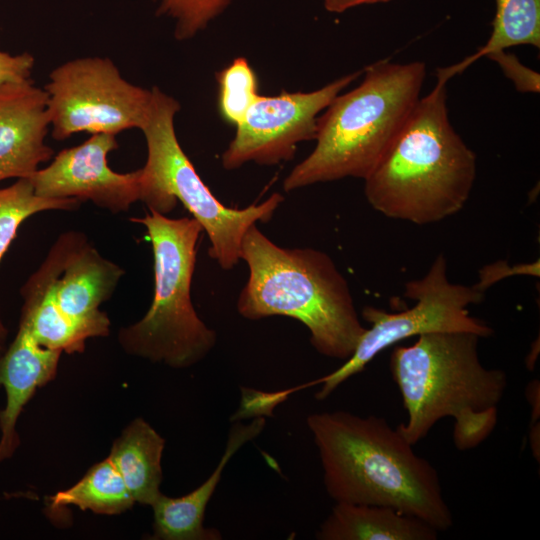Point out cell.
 Returning a JSON list of instances; mask_svg holds the SVG:
<instances>
[{"label":"cell","instance_id":"cell-7","mask_svg":"<svg viewBox=\"0 0 540 540\" xmlns=\"http://www.w3.org/2000/svg\"><path fill=\"white\" fill-rule=\"evenodd\" d=\"M180 110L176 99L152 88V103L142 127L147 160L141 168V201L149 211L170 213L180 201L206 232L209 255L224 270L241 260V244L247 230L257 222H269L283 202L273 193L260 204L238 209L222 204L200 178L176 136L174 119Z\"/></svg>","mask_w":540,"mask_h":540},{"label":"cell","instance_id":"cell-3","mask_svg":"<svg viewBox=\"0 0 540 540\" xmlns=\"http://www.w3.org/2000/svg\"><path fill=\"white\" fill-rule=\"evenodd\" d=\"M419 98L402 129L364 179L369 204L383 215L418 225L459 212L476 177V155L452 127L446 84Z\"/></svg>","mask_w":540,"mask_h":540},{"label":"cell","instance_id":"cell-16","mask_svg":"<svg viewBox=\"0 0 540 540\" xmlns=\"http://www.w3.org/2000/svg\"><path fill=\"white\" fill-rule=\"evenodd\" d=\"M438 532L427 522L380 505L336 502L322 522L318 540H435Z\"/></svg>","mask_w":540,"mask_h":540},{"label":"cell","instance_id":"cell-9","mask_svg":"<svg viewBox=\"0 0 540 540\" xmlns=\"http://www.w3.org/2000/svg\"><path fill=\"white\" fill-rule=\"evenodd\" d=\"M52 137L118 133L142 129L152 103V89L128 82L107 57L69 60L49 74L44 87Z\"/></svg>","mask_w":540,"mask_h":540},{"label":"cell","instance_id":"cell-2","mask_svg":"<svg viewBox=\"0 0 540 540\" xmlns=\"http://www.w3.org/2000/svg\"><path fill=\"white\" fill-rule=\"evenodd\" d=\"M479 339L471 332H431L393 348L389 368L407 412L396 428L410 444L446 417L453 419L460 451L476 448L494 431L507 375L481 363Z\"/></svg>","mask_w":540,"mask_h":540},{"label":"cell","instance_id":"cell-26","mask_svg":"<svg viewBox=\"0 0 540 540\" xmlns=\"http://www.w3.org/2000/svg\"><path fill=\"white\" fill-rule=\"evenodd\" d=\"M532 275L539 276V261L532 263L518 264L509 266L506 261H498L486 265L479 271V281L474 286L482 292H485L494 283L511 275Z\"/></svg>","mask_w":540,"mask_h":540},{"label":"cell","instance_id":"cell-14","mask_svg":"<svg viewBox=\"0 0 540 540\" xmlns=\"http://www.w3.org/2000/svg\"><path fill=\"white\" fill-rule=\"evenodd\" d=\"M223 455L215 470L199 487L181 497H168L162 493L151 505L154 512V539L163 540H220L216 528L203 525L207 504L222 473L233 455L264 429L265 417L254 418L249 424L241 420L232 422Z\"/></svg>","mask_w":540,"mask_h":540},{"label":"cell","instance_id":"cell-11","mask_svg":"<svg viewBox=\"0 0 540 540\" xmlns=\"http://www.w3.org/2000/svg\"><path fill=\"white\" fill-rule=\"evenodd\" d=\"M118 148L116 135L96 133L80 145L60 151L31 177L35 193L44 198L90 200L113 214L141 200V169L113 171L108 154Z\"/></svg>","mask_w":540,"mask_h":540},{"label":"cell","instance_id":"cell-10","mask_svg":"<svg viewBox=\"0 0 540 540\" xmlns=\"http://www.w3.org/2000/svg\"><path fill=\"white\" fill-rule=\"evenodd\" d=\"M361 74L345 75L311 92L259 95L222 154L223 168L233 170L248 162L272 166L291 160L300 142L315 140L318 114Z\"/></svg>","mask_w":540,"mask_h":540},{"label":"cell","instance_id":"cell-15","mask_svg":"<svg viewBox=\"0 0 540 540\" xmlns=\"http://www.w3.org/2000/svg\"><path fill=\"white\" fill-rule=\"evenodd\" d=\"M61 353L38 345L19 326L15 339L0 358V385L7 395L6 406L0 411V462L11 457L19 445L17 419L36 389L54 378Z\"/></svg>","mask_w":540,"mask_h":540},{"label":"cell","instance_id":"cell-5","mask_svg":"<svg viewBox=\"0 0 540 540\" xmlns=\"http://www.w3.org/2000/svg\"><path fill=\"white\" fill-rule=\"evenodd\" d=\"M360 85L337 95L317 119L314 150L287 175L286 192L316 183L370 174L420 98L421 61L381 60L364 70Z\"/></svg>","mask_w":540,"mask_h":540},{"label":"cell","instance_id":"cell-27","mask_svg":"<svg viewBox=\"0 0 540 540\" xmlns=\"http://www.w3.org/2000/svg\"><path fill=\"white\" fill-rule=\"evenodd\" d=\"M34 63V57L28 52L11 55L0 50V86L31 80Z\"/></svg>","mask_w":540,"mask_h":540},{"label":"cell","instance_id":"cell-12","mask_svg":"<svg viewBox=\"0 0 540 540\" xmlns=\"http://www.w3.org/2000/svg\"><path fill=\"white\" fill-rule=\"evenodd\" d=\"M124 270L104 258L80 232L58 237L47 257L27 280L66 316L81 321L107 316L99 306L108 300Z\"/></svg>","mask_w":540,"mask_h":540},{"label":"cell","instance_id":"cell-18","mask_svg":"<svg viewBox=\"0 0 540 540\" xmlns=\"http://www.w3.org/2000/svg\"><path fill=\"white\" fill-rule=\"evenodd\" d=\"M24 298L19 326L40 346L66 353H81L88 338L107 336L108 316L81 321L63 314L49 298L30 282L21 289Z\"/></svg>","mask_w":540,"mask_h":540},{"label":"cell","instance_id":"cell-13","mask_svg":"<svg viewBox=\"0 0 540 540\" xmlns=\"http://www.w3.org/2000/svg\"><path fill=\"white\" fill-rule=\"evenodd\" d=\"M49 126L44 89L31 80L0 86V181L31 177L51 159Z\"/></svg>","mask_w":540,"mask_h":540},{"label":"cell","instance_id":"cell-20","mask_svg":"<svg viewBox=\"0 0 540 540\" xmlns=\"http://www.w3.org/2000/svg\"><path fill=\"white\" fill-rule=\"evenodd\" d=\"M135 503L121 475L107 457L92 466L80 481L50 498L52 508L74 505L98 514H118Z\"/></svg>","mask_w":540,"mask_h":540},{"label":"cell","instance_id":"cell-23","mask_svg":"<svg viewBox=\"0 0 540 540\" xmlns=\"http://www.w3.org/2000/svg\"><path fill=\"white\" fill-rule=\"evenodd\" d=\"M153 1L158 4L157 15H165L175 21L174 36L178 40L190 39L204 30L232 2V0Z\"/></svg>","mask_w":540,"mask_h":540},{"label":"cell","instance_id":"cell-29","mask_svg":"<svg viewBox=\"0 0 540 540\" xmlns=\"http://www.w3.org/2000/svg\"><path fill=\"white\" fill-rule=\"evenodd\" d=\"M526 396H527V400L530 402L532 406V416H531L530 423L539 422L540 401H539V382L537 380H534L527 385Z\"/></svg>","mask_w":540,"mask_h":540},{"label":"cell","instance_id":"cell-6","mask_svg":"<svg viewBox=\"0 0 540 540\" xmlns=\"http://www.w3.org/2000/svg\"><path fill=\"white\" fill-rule=\"evenodd\" d=\"M130 220L146 228L152 243L154 296L145 316L121 329L119 342L127 353L152 362L191 367L217 341L216 332L200 319L191 300L202 227L194 218L174 219L153 211Z\"/></svg>","mask_w":540,"mask_h":540},{"label":"cell","instance_id":"cell-17","mask_svg":"<svg viewBox=\"0 0 540 540\" xmlns=\"http://www.w3.org/2000/svg\"><path fill=\"white\" fill-rule=\"evenodd\" d=\"M165 440L142 418L133 420L118 437L109 459L135 502L152 505L161 494V458Z\"/></svg>","mask_w":540,"mask_h":540},{"label":"cell","instance_id":"cell-8","mask_svg":"<svg viewBox=\"0 0 540 540\" xmlns=\"http://www.w3.org/2000/svg\"><path fill=\"white\" fill-rule=\"evenodd\" d=\"M484 293L474 285L455 284L447 278V262L439 254L427 274L405 285L404 295L416 304L404 311L389 313L366 306L362 317L370 323L354 353L335 371L308 382L321 385L315 394L318 401L326 399L340 384L363 371L386 348L412 336L431 332H471L480 338L493 334V329L469 313L470 305L479 304Z\"/></svg>","mask_w":540,"mask_h":540},{"label":"cell","instance_id":"cell-28","mask_svg":"<svg viewBox=\"0 0 540 540\" xmlns=\"http://www.w3.org/2000/svg\"><path fill=\"white\" fill-rule=\"evenodd\" d=\"M390 1L392 0H324V6L329 12L342 13L358 5L386 3Z\"/></svg>","mask_w":540,"mask_h":540},{"label":"cell","instance_id":"cell-4","mask_svg":"<svg viewBox=\"0 0 540 540\" xmlns=\"http://www.w3.org/2000/svg\"><path fill=\"white\" fill-rule=\"evenodd\" d=\"M240 259L249 269L237 300L242 317L293 318L307 327L318 353L344 361L351 357L366 327L347 280L328 254L281 247L254 224L243 237Z\"/></svg>","mask_w":540,"mask_h":540},{"label":"cell","instance_id":"cell-24","mask_svg":"<svg viewBox=\"0 0 540 540\" xmlns=\"http://www.w3.org/2000/svg\"><path fill=\"white\" fill-rule=\"evenodd\" d=\"M307 388L305 384L287 390L265 392L247 387L241 388V402L230 421H239L246 418L272 416L275 407L285 401L292 393Z\"/></svg>","mask_w":540,"mask_h":540},{"label":"cell","instance_id":"cell-21","mask_svg":"<svg viewBox=\"0 0 540 540\" xmlns=\"http://www.w3.org/2000/svg\"><path fill=\"white\" fill-rule=\"evenodd\" d=\"M81 201L75 198L50 199L38 196L31 179L17 181L0 189V261L14 240L19 226L28 217L46 210H74ZM0 323V335L3 333Z\"/></svg>","mask_w":540,"mask_h":540},{"label":"cell","instance_id":"cell-25","mask_svg":"<svg viewBox=\"0 0 540 540\" xmlns=\"http://www.w3.org/2000/svg\"><path fill=\"white\" fill-rule=\"evenodd\" d=\"M486 57L499 65L504 75L512 81L517 91L521 93H539V73L523 65L514 54L500 50Z\"/></svg>","mask_w":540,"mask_h":540},{"label":"cell","instance_id":"cell-1","mask_svg":"<svg viewBox=\"0 0 540 540\" xmlns=\"http://www.w3.org/2000/svg\"><path fill=\"white\" fill-rule=\"evenodd\" d=\"M306 423L335 502L388 506L437 531L452 526L436 469L385 418L334 411L310 414Z\"/></svg>","mask_w":540,"mask_h":540},{"label":"cell","instance_id":"cell-22","mask_svg":"<svg viewBox=\"0 0 540 540\" xmlns=\"http://www.w3.org/2000/svg\"><path fill=\"white\" fill-rule=\"evenodd\" d=\"M216 80L220 115L236 127L260 95L256 73L246 58L238 57L216 73Z\"/></svg>","mask_w":540,"mask_h":540},{"label":"cell","instance_id":"cell-19","mask_svg":"<svg viewBox=\"0 0 540 540\" xmlns=\"http://www.w3.org/2000/svg\"><path fill=\"white\" fill-rule=\"evenodd\" d=\"M496 13L488 41L457 64L437 69L449 80L481 57L518 45L540 47V0H495Z\"/></svg>","mask_w":540,"mask_h":540}]
</instances>
